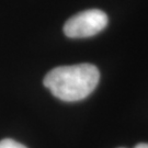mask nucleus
Instances as JSON below:
<instances>
[{
  "label": "nucleus",
  "instance_id": "nucleus-1",
  "mask_svg": "<svg viewBox=\"0 0 148 148\" xmlns=\"http://www.w3.org/2000/svg\"><path fill=\"white\" fill-rule=\"evenodd\" d=\"M99 80L100 73L95 65L78 64L52 69L45 76L43 84L59 100L76 102L91 95Z\"/></svg>",
  "mask_w": 148,
  "mask_h": 148
},
{
  "label": "nucleus",
  "instance_id": "nucleus-2",
  "mask_svg": "<svg viewBox=\"0 0 148 148\" xmlns=\"http://www.w3.org/2000/svg\"><path fill=\"white\" fill-rule=\"evenodd\" d=\"M108 21V16L102 10H86L75 14L67 20L64 25V33L70 38L93 36L106 29Z\"/></svg>",
  "mask_w": 148,
  "mask_h": 148
},
{
  "label": "nucleus",
  "instance_id": "nucleus-3",
  "mask_svg": "<svg viewBox=\"0 0 148 148\" xmlns=\"http://www.w3.org/2000/svg\"><path fill=\"white\" fill-rule=\"evenodd\" d=\"M0 148H27L24 145L18 143L13 139L10 138H5L0 142Z\"/></svg>",
  "mask_w": 148,
  "mask_h": 148
},
{
  "label": "nucleus",
  "instance_id": "nucleus-4",
  "mask_svg": "<svg viewBox=\"0 0 148 148\" xmlns=\"http://www.w3.org/2000/svg\"><path fill=\"white\" fill-rule=\"evenodd\" d=\"M135 148H148V144H138Z\"/></svg>",
  "mask_w": 148,
  "mask_h": 148
}]
</instances>
